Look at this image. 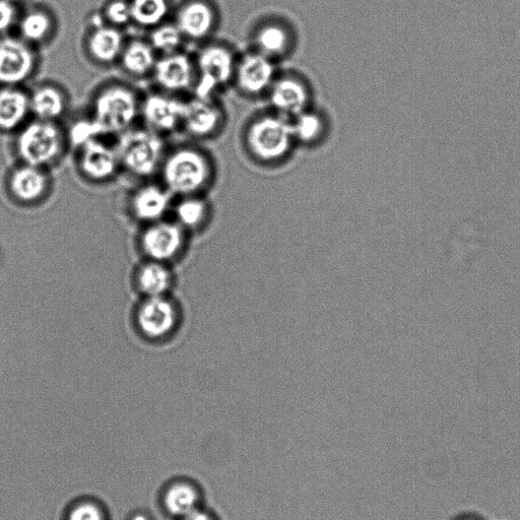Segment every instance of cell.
Masks as SVG:
<instances>
[{
	"mask_svg": "<svg viewBox=\"0 0 520 520\" xmlns=\"http://www.w3.org/2000/svg\"><path fill=\"white\" fill-rule=\"evenodd\" d=\"M159 174L170 193L188 197L201 195L209 187L215 168L207 152L197 146L181 145L166 152Z\"/></svg>",
	"mask_w": 520,
	"mask_h": 520,
	"instance_id": "obj_1",
	"label": "cell"
},
{
	"mask_svg": "<svg viewBox=\"0 0 520 520\" xmlns=\"http://www.w3.org/2000/svg\"><path fill=\"white\" fill-rule=\"evenodd\" d=\"M142 98L123 82H108L99 87L91 100L90 119L101 136H116L134 128L141 118Z\"/></svg>",
	"mask_w": 520,
	"mask_h": 520,
	"instance_id": "obj_2",
	"label": "cell"
},
{
	"mask_svg": "<svg viewBox=\"0 0 520 520\" xmlns=\"http://www.w3.org/2000/svg\"><path fill=\"white\" fill-rule=\"evenodd\" d=\"M19 163L49 169L67 151L69 137L58 122L31 118L14 135Z\"/></svg>",
	"mask_w": 520,
	"mask_h": 520,
	"instance_id": "obj_3",
	"label": "cell"
},
{
	"mask_svg": "<svg viewBox=\"0 0 520 520\" xmlns=\"http://www.w3.org/2000/svg\"><path fill=\"white\" fill-rule=\"evenodd\" d=\"M116 149L121 169L137 178L159 174L167 152L162 136L145 128H132L117 137Z\"/></svg>",
	"mask_w": 520,
	"mask_h": 520,
	"instance_id": "obj_4",
	"label": "cell"
},
{
	"mask_svg": "<svg viewBox=\"0 0 520 520\" xmlns=\"http://www.w3.org/2000/svg\"><path fill=\"white\" fill-rule=\"evenodd\" d=\"M294 143L290 119L277 113L254 119L247 129V148L260 162L282 161L289 155Z\"/></svg>",
	"mask_w": 520,
	"mask_h": 520,
	"instance_id": "obj_5",
	"label": "cell"
},
{
	"mask_svg": "<svg viewBox=\"0 0 520 520\" xmlns=\"http://www.w3.org/2000/svg\"><path fill=\"white\" fill-rule=\"evenodd\" d=\"M193 59L197 70L193 96L215 98L214 94L219 89L234 80L237 59L226 45L206 44Z\"/></svg>",
	"mask_w": 520,
	"mask_h": 520,
	"instance_id": "obj_6",
	"label": "cell"
},
{
	"mask_svg": "<svg viewBox=\"0 0 520 520\" xmlns=\"http://www.w3.org/2000/svg\"><path fill=\"white\" fill-rule=\"evenodd\" d=\"M36 48L19 36L0 37V86L23 87L37 73Z\"/></svg>",
	"mask_w": 520,
	"mask_h": 520,
	"instance_id": "obj_7",
	"label": "cell"
},
{
	"mask_svg": "<svg viewBox=\"0 0 520 520\" xmlns=\"http://www.w3.org/2000/svg\"><path fill=\"white\" fill-rule=\"evenodd\" d=\"M76 149L78 171L90 182H108L122 170L116 146L108 144L102 137L92 138Z\"/></svg>",
	"mask_w": 520,
	"mask_h": 520,
	"instance_id": "obj_8",
	"label": "cell"
},
{
	"mask_svg": "<svg viewBox=\"0 0 520 520\" xmlns=\"http://www.w3.org/2000/svg\"><path fill=\"white\" fill-rule=\"evenodd\" d=\"M151 77L160 91L167 94L192 92L197 82L194 59L183 51L159 56Z\"/></svg>",
	"mask_w": 520,
	"mask_h": 520,
	"instance_id": "obj_9",
	"label": "cell"
},
{
	"mask_svg": "<svg viewBox=\"0 0 520 520\" xmlns=\"http://www.w3.org/2000/svg\"><path fill=\"white\" fill-rule=\"evenodd\" d=\"M185 100L159 91L142 98L141 118L145 127L164 137L181 129Z\"/></svg>",
	"mask_w": 520,
	"mask_h": 520,
	"instance_id": "obj_10",
	"label": "cell"
},
{
	"mask_svg": "<svg viewBox=\"0 0 520 520\" xmlns=\"http://www.w3.org/2000/svg\"><path fill=\"white\" fill-rule=\"evenodd\" d=\"M224 122V112L215 98L192 96L185 100L181 129L192 139L215 136Z\"/></svg>",
	"mask_w": 520,
	"mask_h": 520,
	"instance_id": "obj_11",
	"label": "cell"
},
{
	"mask_svg": "<svg viewBox=\"0 0 520 520\" xmlns=\"http://www.w3.org/2000/svg\"><path fill=\"white\" fill-rule=\"evenodd\" d=\"M276 76L274 60L257 51L237 59L234 75L238 88L249 96L268 93Z\"/></svg>",
	"mask_w": 520,
	"mask_h": 520,
	"instance_id": "obj_12",
	"label": "cell"
},
{
	"mask_svg": "<svg viewBox=\"0 0 520 520\" xmlns=\"http://www.w3.org/2000/svg\"><path fill=\"white\" fill-rule=\"evenodd\" d=\"M173 22L185 40L202 42L215 31L217 14L206 0H186L176 10Z\"/></svg>",
	"mask_w": 520,
	"mask_h": 520,
	"instance_id": "obj_13",
	"label": "cell"
},
{
	"mask_svg": "<svg viewBox=\"0 0 520 520\" xmlns=\"http://www.w3.org/2000/svg\"><path fill=\"white\" fill-rule=\"evenodd\" d=\"M51 185L47 169L19 163L7 175V187L12 197L25 204L36 203L45 197Z\"/></svg>",
	"mask_w": 520,
	"mask_h": 520,
	"instance_id": "obj_14",
	"label": "cell"
},
{
	"mask_svg": "<svg viewBox=\"0 0 520 520\" xmlns=\"http://www.w3.org/2000/svg\"><path fill=\"white\" fill-rule=\"evenodd\" d=\"M268 94L275 113L289 119L307 110L310 102L306 84L290 76L277 78Z\"/></svg>",
	"mask_w": 520,
	"mask_h": 520,
	"instance_id": "obj_15",
	"label": "cell"
},
{
	"mask_svg": "<svg viewBox=\"0 0 520 520\" xmlns=\"http://www.w3.org/2000/svg\"><path fill=\"white\" fill-rule=\"evenodd\" d=\"M29 98L34 119L59 123L69 111V94L53 82L36 85L29 91Z\"/></svg>",
	"mask_w": 520,
	"mask_h": 520,
	"instance_id": "obj_16",
	"label": "cell"
},
{
	"mask_svg": "<svg viewBox=\"0 0 520 520\" xmlns=\"http://www.w3.org/2000/svg\"><path fill=\"white\" fill-rule=\"evenodd\" d=\"M125 42L122 30L107 24L93 26L85 38V51L94 63L108 67L118 63Z\"/></svg>",
	"mask_w": 520,
	"mask_h": 520,
	"instance_id": "obj_17",
	"label": "cell"
},
{
	"mask_svg": "<svg viewBox=\"0 0 520 520\" xmlns=\"http://www.w3.org/2000/svg\"><path fill=\"white\" fill-rule=\"evenodd\" d=\"M31 118L29 91L0 86V134L15 135Z\"/></svg>",
	"mask_w": 520,
	"mask_h": 520,
	"instance_id": "obj_18",
	"label": "cell"
},
{
	"mask_svg": "<svg viewBox=\"0 0 520 520\" xmlns=\"http://www.w3.org/2000/svg\"><path fill=\"white\" fill-rule=\"evenodd\" d=\"M158 57L147 39L134 38L126 40L118 64L126 75L144 79L152 76Z\"/></svg>",
	"mask_w": 520,
	"mask_h": 520,
	"instance_id": "obj_19",
	"label": "cell"
},
{
	"mask_svg": "<svg viewBox=\"0 0 520 520\" xmlns=\"http://www.w3.org/2000/svg\"><path fill=\"white\" fill-rule=\"evenodd\" d=\"M138 320L143 332L152 338L167 335L174 327L176 312L173 305L161 296L151 297L141 307Z\"/></svg>",
	"mask_w": 520,
	"mask_h": 520,
	"instance_id": "obj_20",
	"label": "cell"
},
{
	"mask_svg": "<svg viewBox=\"0 0 520 520\" xmlns=\"http://www.w3.org/2000/svg\"><path fill=\"white\" fill-rule=\"evenodd\" d=\"M19 37L37 48L48 43L55 32V19L49 11L36 7L19 17L17 24Z\"/></svg>",
	"mask_w": 520,
	"mask_h": 520,
	"instance_id": "obj_21",
	"label": "cell"
},
{
	"mask_svg": "<svg viewBox=\"0 0 520 520\" xmlns=\"http://www.w3.org/2000/svg\"><path fill=\"white\" fill-rule=\"evenodd\" d=\"M170 192L162 185L144 184L133 195L132 207L136 216L146 221L160 219L169 209Z\"/></svg>",
	"mask_w": 520,
	"mask_h": 520,
	"instance_id": "obj_22",
	"label": "cell"
},
{
	"mask_svg": "<svg viewBox=\"0 0 520 520\" xmlns=\"http://www.w3.org/2000/svg\"><path fill=\"white\" fill-rule=\"evenodd\" d=\"M143 243L150 256L160 260L168 259L174 256L182 246V230L174 224L159 223L146 232Z\"/></svg>",
	"mask_w": 520,
	"mask_h": 520,
	"instance_id": "obj_23",
	"label": "cell"
},
{
	"mask_svg": "<svg viewBox=\"0 0 520 520\" xmlns=\"http://www.w3.org/2000/svg\"><path fill=\"white\" fill-rule=\"evenodd\" d=\"M133 24L144 30H152L167 22L171 12V0H129Z\"/></svg>",
	"mask_w": 520,
	"mask_h": 520,
	"instance_id": "obj_24",
	"label": "cell"
},
{
	"mask_svg": "<svg viewBox=\"0 0 520 520\" xmlns=\"http://www.w3.org/2000/svg\"><path fill=\"white\" fill-rule=\"evenodd\" d=\"M257 52L273 59L288 52L291 44L290 32L280 24H267L255 34Z\"/></svg>",
	"mask_w": 520,
	"mask_h": 520,
	"instance_id": "obj_25",
	"label": "cell"
},
{
	"mask_svg": "<svg viewBox=\"0 0 520 520\" xmlns=\"http://www.w3.org/2000/svg\"><path fill=\"white\" fill-rule=\"evenodd\" d=\"M200 499L197 488L188 483H178L167 491L165 505L170 513L184 517L199 509Z\"/></svg>",
	"mask_w": 520,
	"mask_h": 520,
	"instance_id": "obj_26",
	"label": "cell"
},
{
	"mask_svg": "<svg viewBox=\"0 0 520 520\" xmlns=\"http://www.w3.org/2000/svg\"><path fill=\"white\" fill-rule=\"evenodd\" d=\"M295 143L313 145L323 136L325 124L322 117L309 109L290 119Z\"/></svg>",
	"mask_w": 520,
	"mask_h": 520,
	"instance_id": "obj_27",
	"label": "cell"
},
{
	"mask_svg": "<svg viewBox=\"0 0 520 520\" xmlns=\"http://www.w3.org/2000/svg\"><path fill=\"white\" fill-rule=\"evenodd\" d=\"M180 224L189 228L202 226L210 216V207L201 195L182 197L175 209Z\"/></svg>",
	"mask_w": 520,
	"mask_h": 520,
	"instance_id": "obj_28",
	"label": "cell"
},
{
	"mask_svg": "<svg viewBox=\"0 0 520 520\" xmlns=\"http://www.w3.org/2000/svg\"><path fill=\"white\" fill-rule=\"evenodd\" d=\"M147 40L158 56L181 51V47L185 41L174 22L168 21L150 30Z\"/></svg>",
	"mask_w": 520,
	"mask_h": 520,
	"instance_id": "obj_29",
	"label": "cell"
},
{
	"mask_svg": "<svg viewBox=\"0 0 520 520\" xmlns=\"http://www.w3.org/2000/svg\"><path fill=\"white\" fill-rule=\"evenodd\" d=\"M141 289L151 297L161 296L170 286L171 276L166 268L159 264L145 266L140 275Z\"/></svg>",
	"mask_w": 520,
	"mask_h": 520,
	"instance_id": "obj_30",
	"label": "cell"
},
{
	"mask_svg": "<svg viewBox=\"0 0 520 520\" xmlns=\"http://www.w3.org/2000/svg\"><path fill=\"white\" fill-rule=\"evenodd\" d=\"M101 14L107 25L120 30L133 24L129 0H109Z\"/></svg>",
	"mask_w": 520,
	"mask_h": 520,
	"instance_id": "obj_31",
	"label": "cell"
},
{
	"mask_svg": "<svg viewBox=\"0 0 520 520\" xmlns=\"http://www.w3.org/2000/svg\"><path fill=\"white\" fill-rule=\"evenodd\" d=\"M17 5L10 0H0V37L9 35L19 21Z\"/></svg>",
	"mask_w": 520,
	"mask_h": 520,
	"instance_id": "obj_32",
	"label": "cell"
},
{
	"mask_svg": "<svg viewBox=\"0 0 520 520\" xmlns=\"http://www.w3.org/2000/svg\"><path fill=\"white\" fill-rule=\"evenodd\" d=\"M70 520H104V516L95 504L83 503L72 511Z\"/></svg>",
	"mask_w": 520,
	"mask_h": 520,
	"instance_id": "obj_33",
	"label": "cell"
},
{
	"mask_svg": "<svg viewBox=\"0 0 520 520\" xmlns=\"http://www.w3.org/2000/svg\"><path fill=\"white\" fill-rule=\"evenodd\" d=\"M183 520H218L214 515L201 509L194 510L183 517Z\"/></svg>",
	"mask_w": 520,
	"mask_h": 520,
	"instance_id": "obj_34",
	"label": "cell"
},
{
	"mask_svg": "<svg viewBox=\"0 0 520 520\" xmlns=\"http://www.w3.org/2000/svg\"><path fill=\"white\" fill-rule=\"evenodd\" d=\"M451 520H485V519L477 513L466 512V513H461V514L453 517Z\"/></svg>",
	"mask_w": 520,
	"mask_h": 520,
	"instance_id": "obj_35",
	"label": "cell"
},
{
	"mask_svg": "<svg viewBox=\"0 0 520 520\" xmlns=\"http://www.w3.org/2000/svg\"><path fill=\"white\" fill-rule=\"evenodd\" d=\"M134 520H148L147 517L143 516V515H138L135 517Z\"/></svg>",
	"mask_w": 520,
	"mask_h": 520,
	"instance_id": "obj_36",
	"label": "cell"
},
{
	"mask_svg": "<svg viewBox=\"0 0 520 520\" xmlns=\"http://www.w3.org/2000/svg\"><path fill=\"white\" fill-rule=\"evenodd\" d=\"M10 2L14 3V4H19L21 2H24V0H10Z\"/></svg>",
	"mask_w": 520,
	"mask_h": 520,
	"instance_id": "obj_37",
	"label": "cell"
}]
</instances>
